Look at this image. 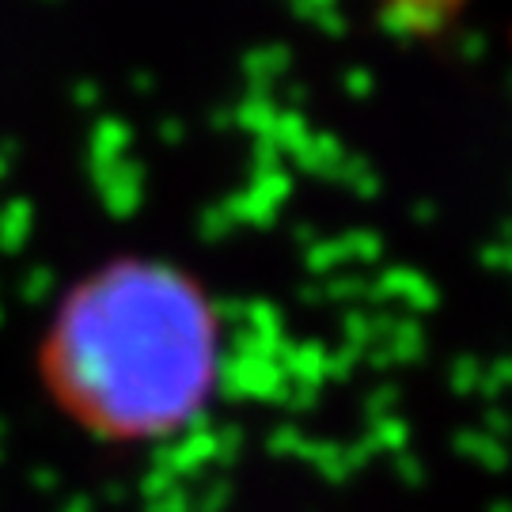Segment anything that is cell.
<instances>
[{
  "label": "cell",
  "mask_w": 512,
  "mask_h": 512,
  "mask_svg": "<svg viewBox=\"0 0 512 512\" xmlns=\"http://www.w3.org/2000/svg\"><path fill=\"white\" fill-rule=\"evenodd\" d=\"M46 403L88 440L145 448L213 403L220 315L205 285L156 255H114L76 277L38 334Z\"/></svg>",
  "instance_id": "6da1fadb"
}]
</instances>
